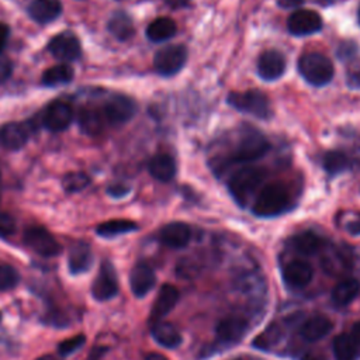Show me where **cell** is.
<instances>
[{
  "label": "cell",
  "mask_w": 360,
  "mask_h": 360,
  "mask_svg": "<svg viewBox=\"0 0 360 360\" xmlns=\"http://www.w3.org/2000/svg\"><path fill=\"white\" fill-rule=\"evenodd\" d=\"M301 76L312 86H325L333 77V63L328 56L319 52L304 53L298 60Z\"/></svg>",
  "instance_id": "1"
},
{
  "label": "cell",
  "mask_w": 360,
  "mask_h": 360,
  "mask_svg": "<svg viewBox=\"0 0 360 360\" xmlns=\"http://www.w3.org/2000/svg\"><path fill=\"white\" fill-rule=\"evenodd\" d=\"M266 169L259 166H248L238 170L229 180V191L239 205H246L253 191L266 177Z\"/></svg>",
  "instance_id": "2"
},
{
  "label": "cell",
  "mask_w": 360,
  "mask_h": 360,
  "mask_svg": "<svg viewBox=\"0 0 360 360\" xmlns=\"http://www.w3.org/2000/svg\"><path fill=\"white\" fill-rule=\"evenodd\" d=\"M228 103L238 111L252 114L260 120H267L271 117L270 100L260 90H246V91L229 93Z\"/></svg>",
  "instance_id": "3"
},
{
  "label": "cell",
  "mask_w": 360,
  "mask_h": 360,
  "mask_svg": "<svg viewBox=\"0 0 360 360\" xmlns=\"http://www.w3.org/2000/svg\"><path fill=\"white\" fill-rule=\"evenodd\" d=\"M290 197L283 184H269L257 195L253 204V212L257 217H274L285 211Z\"/></svg>",
  "instance_id": "4"
},
{
  "label": "cell",
  "mask_w": 360,
  "mask_h": 360,
  "mask_svg": "<svg viewBox=\"0 0 360 360\" xmlns=\"http://www.w3.org/2000/svg\"><path fill=\"white\" fill-rule=\"evenodd\" d=\"M270 148L269 141L266 139V136L255 129V128H249L243 132L235 152L232 156L233 162L238 163H246V162H252L256 160L259 158H262Z\"/></svg>",
  "instance_id": "5"
},
{
  "label": "cell",
  "mask_w": 360,
  "mask_h": 360,
  "mask_svg": "<svg viewBox=\"0 0 360 360\" xmlns=\"http://www.w3.org/2000/svg\"><path fill=\"white\" fill-rule=\"evenodd\" d=\"M187 60V49L183 45H169L160 48L153 58L155 70L162 76L177 73Z\"/></svg>",
  "instance_id": "6"
},
{
  "label": "cell",
  "mask_w": 360,
  "mask_h": 360,
  "mask_svg": "<svg viewBox=\"0 0 360 360\" xmlns=\"http://www.w3.org/2000/svg\"><path fill=\"white\" fill-rule=\"evenodd\" d=\"M24 243L44 257H52L60 253L59 242L42 226H30L24 232Z\"/></svg>",
  "instance_id": "7"
},
{
  "label": "cell",
  "mask_w": 360,
  "mask_h": 360,
  "mask_svg": "<svg viewBox=\"0 0 360 360\" xmlns=\"http://www.w3.org/2000/svg\"><path fill=\"white\" fill-rule=\"evenodd\" d=\"M136 112V103L124 94L111 96L104 104V117L110 124L121 125L129 121Z\"/></svg>",
  "instance_id": "8"
},
{
  "label": "cell",
  "mask_w": 360,
  "mask_h": 360,
  "mask_svg": "<svg viewBox=\"0 0 360 360\" xmlns=\"http://www.w3.org/2000/svg\"><path fill=\"white\" fill-rule=\"evenodd\" d=\"M118 292V280L115 270L110 262H104L100 266L98 274L91 285V295L97 301H107L115 297Z\"/></svg>",
  "instance_id": "9"
},
{
  "label": "cell",
  "mask_w": 360,
  "mask_h": 360,
  "mask_svg": "<svg viewBox=\"0 0 360 360\" xmlns=\"http://www.w3.org/2000/svg\"><path fill=\"white\" fill-rule=\"evenodd\" d=\"M48 51L53 58L65 62L75 60L82 53V48L77 37L69 31H63L55 35L48 44Z\"/></svg>",
  "instance_id": "10"
},
{
  "label": "cell",
  "mask_w": 360,
  "mask_h": 360,
  "mask_svg": "<svg viewBox=\"0 0 360 360\" xmlns=\"http://www.w3.org/2000/svg\"><path fill=\"white\" fill-rule=\"evenodd\" d=\"M73 120V108L62 100H56L51 103L42 117V122L45 128L52 132H60L66 129Z\"/></svg>",
  "instance_id": "11"
},
{
  "label": "cell",
  "mask_w": 360,
  "mask_h": 360,
  "mask_svg": "<svg viewBox=\"0 0 360 360\" xmlns=\"http://www.w3.org/2000/svg\"><path fill=\"white\" fill-rule=\"evenodd\" d=\"M287 28L292 35H309L322 28V18L314 10H298L288 17Z\"/></svg>",
  "instance_id": "12"
},
{
  "label": "cell",
  "mask_w": 360,
  "mask_h": 360,
  "mask_svg": "<svg viewBox=\"0 0 360 360\" xmlns=\"http://www.w3.org/2000/svg\"><path fill=\"white\" fill-rule=\"evenodd\" d=\"M285 70V58L276 49L266 51L257 60V73L264 80H276L283 76Z\"/></svg>",
  "instance_id": "13"
},
{
  "label": "cell",
  "mask_w": 360,
  "mask_h": 360,
  "mask_svg": "<svg viewBox=\"0 0 360 360\" xmlns=\"http://www.w3.org/2000/svg\"><path fill=\"white\" fill-rule=\"evenodd\" d=\"M156 276L153 270L145 264V263H138L134 266L129 274V285L135 297H145L155 285Z\"/></svg>",
  "instance_id": "14"
},
{
  "label": "cell",
  "mask_w": 360,
  "mask_h": 360,
  "mask_svg": "<svg viewBox=\"0 0 360 360\" xmlns=\"http://www.w3.org/2000/svg\"><path fill=\"white\" fill-rule=\"evenodd\" d=\"M30 138V129L22 122H8L0 128V143L10 150L21 149Z\"/></svg>",
  "instance_id": "15"
},
{
  "label": "cell",
  "mask_w": 360,
  "mask_h": 360,
  "mask_svg": "<svg viewBox=\"0 0 360 360\" xmlns=\"http://www.w3.org/2000/svg\"><path fill=\"white\" fill-rule=\"evenodd\" d=\"M159 238L169 248H184L191 238V229L184 222H170L160 229Z\"/></svg>",
  "instance_id": "16"
},
{
  "label": "cell",
  "mask_w": 360,
  "mask_h": 360,
  "mask_svg": "<svg viewBox=\"0 0 360 360\" xmlns=\"http://www.w3.org/2000/svg\"><path fill=\"white\" fill-rule=\"evenodd\" d=\"M177 301H179L177 288L170 285V284L162 285L159 292H158V297L155 300L153 308L150 311V321L152 322L162 321V318L174 308Z\"/></svg>",
  "instance_id": "17"
},
{
  "label": "cell",
  "mask_w": 360,
  "mask_h": 360,
  "mask_svg": "<svg viewBox=\"0 0 360 360\" xmlns=\"http://www.w3.org/2000/svg\"><path fill=\"white\" fill-rule=\"evenodd\" d=\"M312 276H314L312 267L304 260H292L283 270V277L285 283L295 288L305 287L307 284H309V281L312 280Z\"/></svg>",
  "instance_id": "18"
},
{
  "label": "cell",
  "mask_w": 360,
  "mask_h": 360,
  "mask_svg": "<svg viewBox=\"0 0 360 360\" xmlns=\"http://www.w3.org/2000/svg\"><path fill=\"white\" fill-rule=\"evenodd\" d=\"M28 13L37 22L48 24L59 17L62 4L59 0H32L28 6Z\"/></svg>",
  "instance_id": "19"
},
{
  "label": "cell",
  "mask_w": 360,
  "mask_h": 360,
  "mask_svg": "<svg viewBox=\"0 0 360 360\" xmlns=\"http://www.w3.org/2000/svg\"><path fill=\"white\" fill-rule=\"evenodd\" d=\"M248 329V322L240 316H228L218 322L217 325V336L222 342H235L240 339Z\"/></svg>",
  "instance_id": "20"
},
{
  "label": "cell",
  "mask_w": 360,
  "mask_h": 360,
  "mask_svg": "<svg viewBox=\"0 0 360 360\" xmlns=\"http://www.w3.org/2000/svg\"><path fill=\"white\" fill-rule=\"evenodd\" d=\"M332 328H333V323L330 322L329 318L323 315H316L302 323L300 333L305 340L316 342L323 339L332 330Z\"/></svg>",
  "instance_id": "21"
},
{
  "label": "cell",
  "mask_w": 360,
  "mask_h": 360,
  "mask_svg": "<svg viewBox=\"0 0 360 360\" xmlns=\"http://www.w3.org/2000/svg\"><path fill=\"white\" fill-rule=\"evenodd\" d=\"M150 332H152L153 339L160 346H165L167 349H174V347H177L181 343L180 332L170 322H165V321L153 322Z\"/></svg>",
  "instance_id": "22"
},
{
  "label": "cell",
  "mask_w": 360,
  "mask_h": 360,
  "mask_svg": "<svg viewBox=\"0 0 360 360\" xmlns=\"http://www.w3.org/2000/svg\"><path fill=\"white\" fill-rule=\"evenodd\" d=\"M91 249L86 242H76L69 250V270L73 274L84 273L91 266Z\"/></svg>",
  "instance_id": "23"
},
{
  "label": "cell",
  "mask_w": 360,
  "mask_h": 360,
  "mask_svg": "<svg viewBox=\"0 0 360 360\" xmlns=\"http://www.w3.org/2000/svg\"><path fill=\"white\" fill-rule=\"evenodd\" d=\"M148 170L156 180L169 181L176 174V163L170 155L158 153L149 160Z\"/></svg>",
  "instance_id": "24"
},
{
  "label": "cell",
  "mask_w": 360,
  "mask_h": 360,
  "mask_svg": "<svg viewBox=\"0 0 360 360\" xmlns=\"http://www.w3.org/2000/svg\"><path fill=\"white\" fill-rule=\"evenodd\" d=\"M108 31L118 39L127 41L135 34L132 18L124 11H115L108 21Z\"/></svg>",
  "instance_id": "25"
},
{
  "label": "cell",
  "mask_w": 360,
  "mask_h": 360,
  "mask_svg": "<svg viewBox=\"0 0 360 360\" xmlns=\"http://www.w3.org/2000/svg\"><path fill=\"white\" fill-rule=\"evenodd\" d=\"M177 32L176 22L169 17H159L146 28V37L153 42H162L172 38Z\"/></svg>",
  "instance_id": "26"
},
{
  "label": "cell",
  "mask_w": 360,
  "mask_h": 360,
  "mask_svg": "<svg viewBox=\"0 0 360 360\" xmlns=\"http://www.w3.org/2000/svg\"><path fill=\"white\" fill-rule=\"evenodd\" d=\"M80 129L87 135H97L103 131V114L91 107H83L77 115Z\"/></svg>",
  "instance_id": "27"
},
{
  "label": "cell",
  "mask_w": 360,
  "mask_h": 360,
  "mask_svg": "<svg viewBox=\"0 0 360 360\" xmlns=\"http://www.w3.org/2000/svg\"><path fill=\"white\" fill-rule=\"evenodd\" d=\"M360 294V283L356 278H343L339 281L333 291H332V300L338 305H347L352 302L357 295Z\"/></svg>",
  "instance_id": "28"
},
{
  "label": "cell",
  "mask_w": 360,
  "mask_h": 360,
  "mask_svg": "<svg viewBox=\"0 0 360 360\" xmlns=\"http://www.w3.org/2000/svg\"><path fill=\"white\" fill-rule=\"evenodd\" d=\"M73 79V69L68 63L55 65L49 69H46L42 75V84L48 87L62 86L69 83Z\"/></svg>",
  "instance_id": "29"
},
{
  "label": "cell",
  "mask_w": 360,
  "mask_h": 360,
  "mask_svg": "<svg viewBox=\"0 0 360 360\" xmlns=\"http://www.w3.org/2000/svg\"><path fill=\"white\" fill-rule=\"evenodd\" d=\"M333 354L336 360H354L357 354V343L350 335H338L333 340Z\"/></svg>",
  "instance_id": "30"
},
{
  "label": "cell",
  "mask_w": 360,
  "mask_h": 360,
  "mask_svg": "<svg viewBox=\"0 0 360 360\" xmlns=\"http://www.w3.org/2000/svg\"><path fill=\"white\" fill-rule=\"evenodd\" d=\"M138 228V225L129 219H111L107 222H103L97 226V233L104 238H112L121 233L132 232Z\"/></svg>",
  "instance_id": "31"
},
{
  "label": "cell",
  "mask_w": 360,
  "mask_h": 360,
  "mask_svg": "<svg viewBox=\"0 0 360 360\" xmlns=\"http://www.w3.org/2000/svg\"><path fill=\"white\" fill-rule=\"evenodd\" d=\"M291 243H292V248L302 255H314L322 245L321 238L311 231H305L295 235Z\"/></svg>",
  "instance_id": "32"
},
{
  "label": "cell",
  "mask_w": 360,
  "mask_h": 360,
  "mask_svg": "<svg viewBox=\"0 0 360 360\" xmlns=\"http://www.w3.org/2000/svg\"><path fill=\"white\" fill-rule=\"evenodd\" d=\"M322 166L329 174H339L349 169L350 160L346 153L340 150H329L322 159Z\"/></svg>",
  "instance_id": "33"
},
{
  "label": "cell",
  "mask_w": 360,
  "mask_h": 360,
  "mask_svg": "<svg viewBox=\"0 0 360 360\" xmlns=\"http://www.w3.org/2000/svg\"><path fill=\"white\" fill-rule=\"evenodd\" d=\"M283 333H284V330L280 325L271 323L260 335H257V338L253 342V346L257 349H262V350L270 349L281 340Z\"/></svg>",
  "instance_id": "34"
},
{
  "label": "cell",
  "mask_w": 360,
  "mask_h": 360,
  "mask_svg": "<svg viewBox=\"0 0 360 360\" xmlns=\"http://www.w3.org/2000/svg\"><path fill=\"white\" fill-rule=\"evenodd\" d=\"M90 183V177L83 173V172H72V173H68L63 180H62V186L66 191L69 193H76V191H80L83 188H86Z\"/></svg>",
  "instance_id": "35"
},
{
  "label": "cell",
  "mask_w": 360,
  "mask_h": 360,
  "mask_svg": "<svg viewBox=\"0 0 360 360\" xmlns=\"http://www.w3.org/2000/svg\"><path fill=\"white\" fill-rule=\"evenodd\" d=\"M20 281V276L8 264H0V291H7L14 288Z\"/></svg>",
  "instance_id": "36"
},
{
  "label": "cell",
  "mask_w": 360,
  "mask_h": 360,
  "mask_svg": "<svg viewBox=\"0 0 360 360\" xmlns=\"http://www.w3.org/2000/svg\"><path fill=\"white\" fill-rule=\"evenodd\" d=\"M86 339L83 335H79V336H73L70 339H66L63 342L59 343L58 346V352L62 354V356H69L72 353H75L76 350H79L83 345H84Z\"/></svg>",
  "instance_id": "37"
},
{
  "label": "cell",
  "mask_w": 360,
  "mask_h": 360,
  "mask_svg": "<svg viewBox=\"0 0 360 360\" xmlns=\"http://www.w3.org/2000/svg\"><path fill=\"white\" fill-rule=\"evenodd\" d=\"M15 222L14 218L6 212L0 211V236H8L14 233Z\"/></svg>",
  "instance_id": "38"
},
{
  "label": "cell",
  "mask_w": 360,
  "mask_h": 360,
  "mask_svg": "<svg viewBox=\"0 0 360 360\" xmlns=\"http://www.w3.org/2000/svg\"><path fill=\"white\" fill-rule=\"evenodd\" d=\"M336 259H339V263H340V266H342L343 269H345V266L349 263V257H346L343 252H338V253H336ZM323 267H325V270L329 271V273H336V271H338V266H336L335 262H333L332 259H329V257H325V259H323Z\"/></svg>",
  "instance_id": "39"
},
{
  "label": "cell",
  "mask_w": 360,
  "mask_h": 360,
  "mask_svg": "<svg viewBox=\"0 0 360 360\" xmlns=\"http://www.w3.org/2000/svg\"><path fill=\"white\" fill-rule=\"evenodd\" d=\"M356 52H357V45L352 41H345L340 44L338 49V56L340 59H349V58H353Z\"/></svg>",
  "instance_id": "40"
},
{
  "label": "cell",
  "mask_w": 360,
  "mask_h": 360,
  "mask_svg": "<svg viewBox=\"0 0 360 360\" xmlns=\"http://www.w3.org/2000/svg\"><path fill=\"white\" fill-rule=\"evenodd\" d=\"M13 73V63L10 59L0 56V84L4 83Z\"/></svg>",
  "instance_id": "41"
},
{
  "label": "cell",
  "mask_w": 360,
  "mask_h": 360,
  "mask_svg": "<svg viewBox=\"0 0 360 360\" xmlns=\"http://www.w3.org/2000/svg\"><path fill=\"white\" fill-rule=\"evenodd\" d=\"M107 193H108L110 195L118 198V197H124L125 194H128V193H129V187L125 186V184H112V186L108 187Z\"/></svg>",
  "instance_id": "42"
},
{
  "label": "cell",
  "mask_w": 360,
  "mask_h": 360,
  "mask_svg": "<svg viewBox=\"0 0 360 360\" xmlns=\"http://www.w3.org/2000/svg\"><path fill=\"white\" fill-rule=\"evenodd\" d=\"M347 84L350 87H360V68H354L347 73Z\"/></svg>",
  "instance_id": "43"
},
{
  "label": "cell",
  "mask_w": 360,
  "mask_h": 360,
  "mask_svg": "<svg viewBox=\"0 0 360 360\" xmlns=\"http://www.w3.org/2000/svg\"><path fill=\"white\" fill-rule=\"evenodd\" d=\"M8 34H10L8 27L6 24L0 22V52H1V49L4 48V45H6L7 39H8Z\"/></svg>",
  "instance_id": "44"
},
{
  "label": "cell",
  "mask_w": 360,
  "mask_h": 360,
  "mask_svg": "<svg viewBox=\"0 0 360 360\" xmlns=\"http://www.w3.org/2000/svg\"><path fill=\"white\" fill-rule=\"evenodd\" d=\"M305 0H277L278 6L283 8H291V7H298L304 3Z\"/></svg>",
  "instance_id": "45"
},
{
  "label": "cell",
  "mask_w": 360,
  "mask_h": 360,
  "mask_svg": "<svg viewBox=\"0 0 360 360\" xmlns=\"http://www.w3.org/2000/svg\"><path fill=\"white\" fill-rule=\"evenodd\" d=\"M301 360H326V357L319 352H308L301 357Z\"/></svg>",
  "instance_id": "46"
},
{
  "label": "cell",
  "mask_w": 360,
  "mask_h": 360,
  "mask_svg": "<svg viewBox=\"0 0 360 360\" xmlns=\"http://www.w3.org/2000/svg\"><path fill=\"white\" fill-rule=\"evenodd\" d=\"M165 1L172 8H181L190 3V0H165Z\"/></svg>",
  "instance_id": "47"
},
{
  "label": "cell",
  "mask_w": 360,
  "mask_h": 360,
  "mask_svg": "<svg viewBox=\"0 0 360 360\" xmlns=\"http://www.w3.org/2000/svg\"><path fill=\"white\" fill-rule=\"evenodd\" d=\"M356 343H360V321L356 322L352 328V335H350Z\"/></svg>",
  "instance_id": "48"
},
{
  "label": "cell",
  "mask_w": 360,
  "mask_h": 360,
  "mask_svg": "<svg viewBox=\"0 0 360 360\" xmlns=\"http://www.w3.org/2000/svg\"><path fill=\"white\" fill-rule=\"evenodd\" d=\"M347 231L353 235H359L360 233V221H354V222H350L347 225Z\"/></svg>",
  "instance_id": "49"
},
{
  "label": "cell",
  "mask_w": 360,
  "mask_h": 360,
  "mask_svg": "<svg viewBox=\"0 0 360 360\" xmlns=\"http://www.w3.org/2000/svg\"><path fill=\"white\" fill-rule=\"evenodd\" d=\"M145 360H167L165 356H162V354H159V353H149L146 357H145Z\"/></svg>",
  "instance_id": "50"
},
{
  "label": "cell",
  "mask_w": 360,
  "mask_h": 360,
  "mask_svg": "<svg viewBox=\"0 0 360 360\" xmlns=\"http://www.w3.org/2000/svg\"><path fill=\"white\" fill-rule=\"evenodd\" d=\"M316 4H319V6H323V7H328V6H330V4H333L336 0H314Z\"/></svg>",
  "instance_id": "51"
},
{
  "label": "cell",
  "mask_w": 360,
  "mask_h": 360,
  "mask_svg": "<svg viewBox=\"0 0 360 360\" xmlns=\"http://www.w3.org/2000/svg\"><path fill=\"white\" fill-rule=\"evenodd\" d=\"M37 360H59L55 354H45V356H41V357H38Z\"/></svg>",
  "instance_id": "52"
},
{
  "label": "cell",
  "mask_w": 360,
  "mask_h": 360,
  "mask_svg": "<svg viewBox=\"0 0 360 360\" xmlns=\"http://www.w3.org/2000/svg\"><path fill=\"white\" fill-rule=\"evenodd\" d=\"M359 21H360V8H359Z\"/></svg>",
  "instance_id": "53"
},
{
  "label": "cell",
  "mask_w": 360,
  "mask_h": 360,
  "mask_svg": "<svg viewBox=\"0 0 360 360\" xmlns=\"http://www.w3.org/2000/svg\"><path fill=\"white\" fill-rule=\"evenodd\" d=\"M0 318H1V314H0Z\"/></svg>",
  "instance_id": "54"
}]
</instances>
